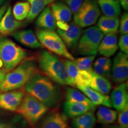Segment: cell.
I'll return each mask as SVG.
<instances>
[{
    "mask_svg": "<svg viewBox=\"0 0 128 128\" xmlns=\"http://www.w3.org/2000/svg\"><path fill=\"white\" fill-rule=\"evenodd\" d=\"M30 94L49 108H55L62 98V92L58 86L45 76L38 72L24 86Z\"/></svg>",
    "mask_w": 128,
    "mask_h": 128,
    "instance_id": "obj_1",
    "label": "cell"
},
{
    "mask_svg": "<svg viewBox=\"0 0 128 128\" xmlns=\"http://www.w3.org/2000/svg\"><path fill=\"white\" fill-rule=\"evenodd\" d=\"M38 66L44 76L60 85L73 86L66 73L64 60L47 50H41L37 57Z\"/></svg>",
    "mask_w": 128,
    "mask_h": 128,
    "instance_id": "obj_2",
    "label": "cell"
},
{
    "mask_svg": "<svg viewBox=\"0 0 128 128\" xmlns=\"http://www.w3.org/2000/svg\"><path fill=\"white\" fill-rule=\"evenodd\" d=\"M38 72L39 70L36 60L33 58H28L6 74L0 87V92H6L21 88Z\"/></svg>",
    "mask_w": 128,
    "mask_h": 128,
    "instance_id": "obj_3",
    "label": "cell"
},
{
    "mask_svg": "<svg viewBox=\"0 0 128 128\" xmlns=\"http://www.w3.org/2000/svg\"><path fill=\"white\" fill-rule=\"evenodd\" d=\"M28 58L26 50L6 36L0 37V59L7 72H10Z\"/></svg>",
    "mask_w": 128,
    "mask_h": 128,
    "instance_id": "obj_4",
    "label": "cell"
},
{
    "mask_svg": "<svg viewBox=\"0 0 128 128\" xmlns=\"http://www.w3.org/2000/svg\"><path fill=\"white\" fill-rule=\"evenodd\" d=\"M49 109L48 107L35 97L26 94L16 112L23 116L30 126L34 127Z\"/></svg>",
    "mask_w": 128,
    "mask_h": 128,
    "instance_id": "obj_5",
    "label": "cell"
},
{
    "mask_svg": "<svg viewBox=\"0 0 128 128\" xmlns=\"http://www.w3.org/2000/svg\"><path fill=\"white\" fill-rule=\"evenodd\" d=\"M36 36L42 45L52 54L66 60H74V58L67 49L61 38L55 31L38 28L36 30Z\"/></svg>",
    "mask_w": 128,
    "mask_h": 128,
    "instance_id": "obj_6",
    "label": "cell"
},
{
    "mask_svg": "<svg viewBox=\"0 0 128 128\" xmlns=\"http://www.w3.org/2000/svg\"><path fill=\"white\" fill-rule=\"evenodd\" d=\"M104 34L97 26L88 27L81 33L76 45V51L79 55H96L98 47Z\"/></svg>",
    "mask_w": 128,
    "mask_h": 128,
    "instance_id": "obj_7",
    "label": "cell"
},
{
    "mask_svg": "<svg viewBox=\"0 0 128 128\" xmlns=\"http://www.w3.org/2000/svg\"><path fill=\"white\" fill-rule=\"evenodd\" d=\"M100 14L97 0H84L74 15V22L81 28H88L96 23Z\"/></svg>",
    "mask_w": 128,
    "mask_h": 128,
    "instance_id": "obj_8",
    "label": "cell"
},
{
    "mask_svg": "<svg viewBox=\"0 0 128 128\" xmlns=\"http://www.w3.org/2000/svg\"><path fill=\"white\" fill-rule=\"evenodd\" d=\"M64 62L66 67L67 75L74 87H88L92 81V73L78 70L74 60H65Z\"/></svg>",
    "mask_w": 128,
    "mask_h": 128,
    "instance_id": "obj_9",
    "label": "cell"
},
{
    "mask_svg": "<svg viewBox=\"0 0 128 128\" xmlns=\"http://www.w3.org/2000/svg\"><path fill=\"white\" fill-rule=\"evenodd\" d=\"M112 78L115 83L121 84L127 81L128 78V56L119 52L115 56L111 68Z\"/></svg>",
    "mask_w": 128,
    "mask_h": 128,
    "instance_id": "obj_10",
    "label": "cell"
},
{
    "mask_svg": "<svg viewBox=\"0 0 128 128\" xmlns=\"http://www.w3.org/2000/svg\"><path fill=\"white\" fill-rule=\"evenodd\" d=\"M34 127L35 128H70L66 115L55 111L47 112Z\"/></svg>",
    "mask_w": 128,
    "mask_h": 128,
    "instance_id": "obj_11",
    "label": "cell"
},
{
    "mask_svg": "<svg viewBox=\"0 0 128 128\" xmlns=\"http://www.w3.org/2000/svg\"><path fill=\"white\" fill-rule=\"evenodd\" d=\"M24 94L23 91L12 90L0 92V109L16 112Z\"/></svg>",
    "mask_w": 128,
    "mask_h": 128,
    "instance_id": "obj_12",
    "label": "cell"
},
{
    "mask_svg": "<svg viewBox=\"0 0 128 128\" xmlns=\"http://www.w3.org/2000/svg\"><path fill=\"white\" fill-rule=\"evenodd\" d=\"M57 32L66 45L67 49L71 50H73L76 47L82 33L81 28L74 22L69 25L68 30L66 31L58 28Z\"/></svg>",
    "mask_w": 128,
    "mask_h": 128,
    "instance_id": "obj_13",
    "label": "cell"
},
{
    "mask_svg": "<svg viewBox=\"0 0 128 128\" xmlns=\"http://www.w3.org/2000/svg\"><path fill=\"white\" fill-rule=\"evenodd\" d=\"M110 100L112 107L117 111L121 112L128 107V82L121 83L113 90Z\"/></svg>",
    "mask_w": 128,
    "mask_h": 128,
    "instance_id": "obj_14",
    "label": "cell"
},
{
    "mask_svg": "<svg viewBox=\"0 0 128 128\" xmlns=\"http://www.w3.org/2000/svg\"><path fill=\"white\" fill-rule=\"evenodd\" d=\"M23 23L14 18L12 13V7L8 8L0 22V34L3 36H9L15 33L19 28L23 26Z\"/></svg>",
    "mask_w": 128,
    "mask_h": 128,
    "instance_id": "obj_15",
    "label": "cell"
},
{
    "mask_svg": "<svg viewBox=\"0 0 128 128\" xmlns=\"http://www.w3.org/2000/svg\"><path fill=\"white\" fill-rule=\"evenodd\" d=\"M117 33H110L103 36L98 47L100 55L108 58L114 55L118 49Z\"/></svg>",
    "mask_w": 128,
    "mask_h": 128,
    "instance_id": "obj_16",
    "label": "cell"
},
{
    "mask_svg": "<svg viewBox=\"0 0 128 128\" xmlns=\"http://www.w3.org/2000/svg\"><path fill=\"white\" fill-rule=\"evenodd\" d=\"M13 37L16 40L23 45L32 49H38L42 45L33 30H21L13 33Z\"/></svg>",
    "mask_w": 128,
    "mask_h": 128,
    "instance_id": "obj_17",
    "label": "cell"
},
{
    "mask_svg": "<svg viewBox=\"0 0 128 128\" xmlns=\"http://www.w3.org/2000/svg\"><path fill=\"white\" fill-rule=\"evenodd\" d=\"M78 89L88 98L95 106L102 105L107 108H112V105L109 96L96 92L87 86H79Z\"/></svg>",
    "mask_w": 128,
    "mask_h": 128,
    "instance_id": "obj_18",
    "label": "cell"
},
{
    "mask_svg": "<svg viewBox=\"0 0 128 128\" xmlns=\"http://www.w3.org/2000/svg\"><path fill=\"white\" fill-rule=\"evenodd\" d=\"M96 106L87 105L82 103H72L66 101L64 104V112L66 117L74 118L90 111H94Z\"/></svg>",
    "mask_w": 128,
    "mask_h": 128,
    "instance_id": "obj_19",
    "label": "cell"
},
{
    "mask_svg": "<svg viewBox=\"0 0 128 128\" xmlns=\"http://www.w3.org/2000/svg\"><path fill=\"white\" fill-rule=\"evenodd\" d=\"M56 21L49 6H46L37 17L36 24L39 28L55 31L56 28Z\"/></svg>",
    "mask_w": 128,
    "mask_h": 128,
    "instance_id": "obj_20",
    "label": "cell"
},
{
    "mask_svg": "<svg viewBox=\"0 0 128 128\" xmlns=\"http://www.w3.org/2000/svg\"><path fill=\"white\" fill-rule=\"evenodd\" d=\"M119 17L101 16L97 22V28L104 34L117 33L119 26Z\"/></svg>",
    "mask_w": 128,
    "mask_h": 128,
    "instance_id": "obj_21",
    "label": "cell"
},
{
    "mask_svg": "<svg viewBox=\"0 0 128 128\" xmlns=\"http://www.w3.org/2000/svg\"><path fill=\"white\" fill-rule=\"evenodd\" d=\"M97 3L104 16L119 17L121 13V7L119 0H97Z\"/></svg>",
    "mask_w": 128,
    "mask_h": 128,
    "instance_id": "obj_22",
    "label": "cell"
},
{
    "mask_svg": "<svg viewBox=\"0 0 128 128\" xmlns=\"http://www.w3.org/2000/svg\"><path fill=\"white\" fill-rule=\"evenodd\" d=\"M50 8L56 21H62L66 23L71 21L72 13L66 4L57 1L52 2Z\"/></svg>",
    "mask_w": 128,
    "mask_h": 128,
    "instance_id": "obj_23",
    "label": "cell"
},
{
    "mask_svg": "<svg viewBox=\"0 0 128 128\" xmlns=\"http://www.w3.org/2000/svg\"><path fill=\"white\" fill-rule=\"evenodd\" d=\"M92 81L88 86L89 87L105 95L109 93L112 85L107 78L97 74L94 71L92 72Z\"/></svg>",
    "mask_w": 128,
    "mask_h": 128,
    "instance_id": "obj_24",
    "label": "cell"
},
{
    "mask_svg": "<svg viewBox=\"0 0 128 128\" xmlns=\"http://www.w3.org/2000/svg\"><path fill=\"white\" fill-rule=\"evenodd\" d=\"M96 122V118L93 112L90 111L74 118L72 126L73 128H93Z\"/></svg>",
    "mask_w": 128,
    "mask_h": 128,
    "instance_id": "obj_25",
    "label": "cell"
},
{
    "mask_svg": "<svg viewBox=\"0 0 128 128\" xmlns=\"http://www.w3.org/2000/svg\"><path fill=\"white\" fill-rule=\"evenodd\" d=\"M30 4V9L26 20L28 22H33L48 4L55 0H27Z\"/></svg>",
    "mask_w": 128,
    "mask_h": 128,
    "instance_id": "obj_26",
    "label": "cell"
},
{
    "mask_svg": "<svg viewBox=\"0 0 128 128\" xmlns=\"http://www.w3.org/2000/svg\"><path fill=\"white\" fill-rule=\"evenodd\" d=\"M116 110L111 109L107 107L101 106L97 112V119L99 123L104 124H112L114 123L118 118Z\"/></svg>",
    "mask_w": 128,
    "mask_h": 128,
    "instance_id": "obj_27",
    "label": "cell"
},
{
    "mask_svg": "<svg viewBox=\"0 0 128 128\" xmlns=\"http://www.w3.org/2000/svg\"><path fill=\"white\" fill-rule=\"evenodd\" d=\"M66 101L72 103H82L87 105L93 104L85 94L73 88H67L66 92Z\"/></svg>",
    "mask_w": 128,
    "mask_h": 128,
    "instance_id": "obj_28",
    "label": "cell"
},
{
    "mask_svg": "<svg viewBox=\"0 0 128 128\" xmlns=\"http://www.w3.org/2000/svg\"><path fill=\"white\" fill-rule=\"evenodd\" d=\"M30 9V4L28 1L18 2L14 5L12 13L16 20L21 21L27 18Z\"/></svg>",
    "mask_w": 128,
    "mask_h": 128,
    "instance_id": "obj_29",
    "label": "cell"
},
{
    "mask_svg": "<svg viewBox=\"0 0 128 128\" xmlns=\"http://www.w3.org/2000/svg\"><path fill=\"white\" fill-rule=\"evenodd\" d=\"M95 57L96 55H90L86 57L78 58L76 60H74V62L78 70L92 73L93 71L92 64Z\"/></svg>",
    "mask_w": 128,
    "mask_h": 128,
    "instance_id": "obj_30",
    "label": "cell"
},
{
    "mask_svg": "<svg viewBox=\"0 0 128 128\" xmlns=\"http://www.w3.org/2000/svg\"><path fill=\"white\" fill-rule=\"evenodd\" d=\"M117 119L120 128H128V107L119 112Z\"/></svg>",
    "mask_w": 128,
    "mask_h": 128,
    "instance_id": "obj_31",
    "label": "cell"
},
{
    "mask_svg": "<svg viewBox=\"0 0 128 128\" xmlns=\"http://www.w3.org/2000/svg\"><path fill=\"white\" fill-rule=\"evenodd\" d=\"M93 71L97 74L103 76L106 78H109L111 76V68L101 66L100 65L94 64L93 65Z\"/></svg>",
    "mask_w": 128,
    "mask_h": 128,
    "instance_id": "obj_32",
    "label": "cell"
},
{
    "mask_svg": "<svg viewBox=\"0 0 128 128\" xmlns=\"http://www.w3.org/2000/svg\"><path fill=\"white\" fill-rule=\"evenodd\" d=\"M119 32L122 34H126L128 33V14L124 13L122 16L120 22H119Z\"/></svg>",
    "mask_w": 128,
    "mask_h": 128,
    "instance_id": "obj_33",
    "label": "cell"
},
{
    "mask_svg": "<svg viewBox=\"0 0 128 128\" xmlns=\"http://www.w3.org/2000/svg\"><path fill=\"white\" fill-rule=\"evenodd\" d=\"M118 47L120 48L121 52L128 54V35L122 34L118 42Z\"/></svg>",
    "mask_w": 128,
    "mask_h": 128,
    "instance_id": "obj_34",
    "label": "cell"
},
{
    "mask_svg": "<svg viewBox=\"0 0 128 128\" xmlns=\"http://www.w3.org/2000/svg\"><path fill=\"white\" fill-rule=\"evenodd\" d=\"M66 4L70 8L72 13L75 14L79 10L84 0H65Z\"/></svg>",
    "mask_w": 128,
    "mask_h": 128,
    "instance_id": "obj_35",
    "label": "cell"
},
{
    "mask_svg": "<svg viewBox=\"0 0 128 128\" xmlns=\"http://www.w3.org/2000/svg\"><path fill=\"white\" fill-rule=\"evenodd\" d=\"M96 65H100L101 66L106 68H112V60L110 58L107 57H101L97 59L94 63Z\"/></svg>",
    "mask_w": 128,
    "mask_h": 128,
    "instance_id": "obj_36",
    "label": "cell"
},
{
    "mask_svg": "<svg viewBox=\"0 0 128 128\" xmlns=\"http://www.w3.org/2000/svg\"><path fill=\"white\" fill-rule=\"evenodd\" d=\"M56 27H58L59 29L64 30V31H66V30H68L69 25H70L66 22H62V21H56Z\"/></svg>",
    "mask_w": 128,
    "mask_h": 128,
    "instance_id": "obj_37",
    "label": "cell"
},
{
    "mask_svg": "<svg viewBox=\"0 0 128 128\" xmlns=\"http://www.w3.org/2000/svg\"><path fill=\"white\" fill-rule=\"evenodd\" d=\"M8 7V4H5L4 6L0 7V22H1V18H2L5 12L7 11Z\"/></svg>",
    "mask_w": 128,
    "mask_h": 128,
    "instance_id": "obj_38",
    "label": "cell"
},
{
    "mask_svg": "<svg viewBox=\"0 0 128 128\" xmlns=\"http://www.w3.org/2000/svg\"><path fill=\"white\" fill-rule=\"evenodd\" d=\"M0 128H17L14 124L8 122H0Z\"/></svg>",
    "mask_w": 128,
    "mask_h": 128,
    "instance_id": "obj_39",
    "label": "cell"
},
{
    "mask_svg": "<svg viewBox=\"0 0 128 128\" xmlns=\"http://www.w3.org/2000/svg\"><path fill=\"white\" fill-rule=\"evenodd\" d=\"M120 4L125 11L128 10V0H119Z\"/></svg>",
    "mask_w": 128,
    "mask_h": 128,
    "instance_id": "obj_40",
    "label": "cell"
},
{
    "mask_svg": "<svg viewBox=\"0 0 128 128\" xmlns=\"http://www.w3.org/2000/svg\"><path fill=\"white\" fill-rule=\"evenodd\" d=\"M7 73V72L6 70H0V87Z\"/></svg>",
    "mask_w": 128,
    "mask_h": 128,
    "instance_id": "obj_41",
    "label": "cell"
},
{
    "mask_svg": "<svg viewBox=\"0 0 128 128\" xmlns=\"http://www.w3.org/2000/svg\"><path fill=\"white\" fill-rule=\"evenodd\" d=\"M109 128H120L118 125H114V126H110Z\"/></svg>",
    "mask_w": 128,
    "mask_h": 128,
    "instance_id": "obj_42",
    "label": "cell"
},
{
    "mask_svg": "<svg viewBox=\"0 0 128 128\" xmlns=\"http://www.w3.org/2000/svg\"><path fill=\"white\" fill-rule=\"evenodd\" d=\"M5 1H6V0H0V7L2 6V4L5 2Z\"/></svg>",
    "mask_w": 128,
    "mask_h": 128,
    "instance_id": "obj_43",
    "label": "cell"
}]
</instances>
